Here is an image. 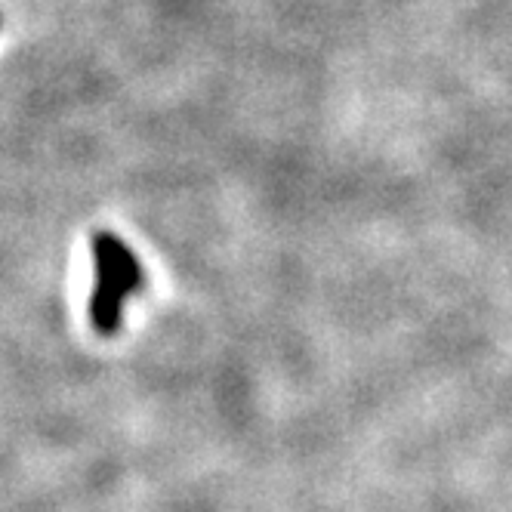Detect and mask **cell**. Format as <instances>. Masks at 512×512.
<instances>
[{
	"label": "cell",
	"mask_w": 512,
	"mask_h": 512,
	"mask_svg": "<svg viewBox=\"0 0 512 512\" xmlns=\"http://www.w3.org/2000/svg\"><path fill=\"white\" fill-rule=\"evenodd\" d=\"M93 253V290H90V324L99 337H115L124 324L127 303L145 290V269L130 244L112 232H96Z\"/></svg>",
	"instance_id": "6da1fadb"
}]
</instances>
